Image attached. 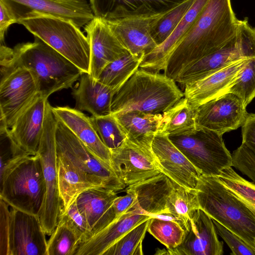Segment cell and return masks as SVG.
Masks as SVG:
<instances>
[{"instance_id": "6da1fadb", "label": "cell", "mask_w": 255, "mask_h": 255, "mask_svg": "<svg viewBox=\"0 0 255 255\" xmlns=\"http://www.w3.org/2000/svg\"><path fill=\"white\" fill-rule=\"evenodd\" d=\"M238 22L231 0H209L174 46L164 74L175 81L187 67L218 50L234 38Z\"/></svg>"}, {"instance_id": "7a4b0ae2", "label": "cell", "mask_w": 255, "mask_h": 255, "mask_svg": "<svg viewBox=\"0 0 255 255\" xmlns=\"http://www.w3.org/2000/svg\"><path fill=\"white\" fill-rule=\"evenodd\" d=\"M0 62L28 69L38 93L46 99L55 92L71 88L83 72L35 36L33 42L19 43L13 49L0 44Z\"/></svg>"}, {"instance_id": "3957f363", "label": "cell", "mask_w": 255, "mask_h": 255, "mask_svg": "<svg viewBox=\"0 0 255 255\" xmlns=\"http://www.w3.org/2000/svg\"><path fill=\"white\" fill-rule=\"evenodd\" d=\"M183 97L174 80L140 68L115 94L112 114L131 111L162 114Z\"/></svg>"}, {"instance_id": "277c9868", "label": "cell", "mask_w": 255, "mask_h": 255, "mask_svg": "<svg viewBox=\"0 0 255 255\" xmlns=\"http://www.w3.org/2000/svg\"><path fill=\"white\" fill-rule=\"evenodd\" d=\"M199 208L255 250V215L218 177L201 176L195 189Z\"/></svg>"}, {"instance_id": "5b68a950", "label": "cell", "mask_w": 255, "mask_h": 255, "mask_svg": "<svg viewBox=\"0 0 255 255\" xmlns=\"http://www.w3.org/2000/svg\"><path fill=\"white\" fill-rule=\"evenodd\" d=\"M30 33L37 36L83 72L89 73L90 44L80 28L71 21L50 16H39L21 20Z\"/></svg>"}, {"instance_id": "8992f818", "label": "cell", "mask_w": 255, "mask_h": 255, "mask_svg": "<svg viewBox=\"0 0 255 255\" xmlns=\"http://www.w3.org/2000/svg\"><path fill=\"white\" fill-rule=\"evenodd\" d=\"M52 107L47 100L42 133L36 153L41 161L46 187L44 200L38 216L45 233L50 236L56 227L62 205L57 172V120Z\"/></svg>"}, {"instance_id": "52a82bcc", "label": "cell", "mask_w": 255, "mask_h": 255, "mask_svg": "<svg viewBox=\"0 0 255 255\" xmlns=\"http://www.w3.org/2000/svg\"><path fill=\"white\" fill-rule=\"evenodd\" d=\"M0 198L10 207L39 215L46 187L37 154L30 155L0 183Z\"/></svg>"}, {"instance_id": "ba28073f", "label": "cell", "mask_w": 255, "mask_h": 255, "mask_svg": "<svg viewBox=\"0 0 255 255\" xmlns=\"http://www.w3.org/2000/svg\"><path fill=\"white\" fill-rule=\"evenodd\" d=\"M222 136L215 131L196 128L185 134L168 137L202 176L218 177L233 164L232 154Z\"/></svg>"}, {"instance_id": "9c48e42d", "label": "cell", "mask_w": 255, "mask_h": 255, "mask_svg": "<svg viewBox=\"0 0 255 255\" xmlns=\"http://www.w3.org/2000/svg\"><path fill=\"white\" fill-rule=\"evenodd\" d=\"M255 57V27L238 20L236 35L221 48L185 69L176 82L184 86L239 60Z\"/></svg>"}, {"instance_id": "30bf717a", "label": "cell", "mask_w": 255, "mask_h": 255, "mask_svg": "<svg viewBox=\"0 0 255 255\" xmlns=\"http://www.w3.org/2000/svg\"><path fill=\"white\" fill-rule=\"evenodd\" d=\"M0 65V129L3 133L39 93L28 69L2 62Z\"/></svg>"}, {"instance_id": "8fae6325", "label": "cell", "mask_w": 255, "mask_h": 255, "mask_svg": "<svg viewBox=\"0 0 255 255\" xmlns=\"http://www.w3.org/2000/svg\"><path fill=\"white\" fill-rule=\"evenodd\" d=\"M134 199L131 193L127 192L124 196H118L114 190L96 188L80 194L76 199V203L86 219L91 237L128 210L132 205Z\"/></svg>"}, {"instance_id": "7c38bea8", "label": "cell", "mask_w": 255, "mask_h": 255, "mask_svg": "<svg viewBox=\"0 0 255 255\" xmlns=\"http://www.w3.org/2000/svg\"><path fill=\"white\" fill-rule=\"evenodd\" d=\"M16 23L21 20L50 16L73 22L79 28L94 17L86 0H0Z\"/></svg>"}, {"instance_id": "4fadbf2b", "label": "cell", "mask_w": 255, "mask_h": 255, "mask_svg": "<svg viewBox=\"0 0 255 255\" xmlns=\"http://www.w3.org/2000/svg\"><path fill=\"white\" fill-rule=\"evenodd\" d=\"M111 152L112 168L126 186L139 183L162 173L151 149L138 145L127 138Z\"/></svg>"}, {"instance_id": "5bb4252c", "label": "cell", "mask_w": 255, "mask_h": 255, "mask_svg": "<svg viewBox=\"0 0 255 255\" xmlns=\"http://www.w3.org/2000/svg\"><path fill=\"white\" fill-rule=\"evenodd\" d=\"M57 154L68 158L80 168L105 180L115 191L125 188L113 169L95 156L61 122L57 120L56 132Z\"/></svg>"}, {"instance_id": "9a60e30c", "label": "cell", "mask_w": 255, "mask_h": 255, "mask_svg": "<svg viewBox=\"0 0 255 255\" xmlns=\"http://www.w3.org/2000/svg\"><path fill=\"white\" fill-rule=\"evenodd\" d=\"M248 114L241 99L227 93L198 107L196 128L211 130L223 135L242 127Z\"/></svg>"}, {"instance_id": "2e32d148", "label": "cell", "mask_w": 255, "mask_h": 255, "mask_svg": "<svg viewBox=\"0 0 255 255\" xmlns=\"http://www.w3.org/2000/svg\"><path fill=\"white\" fill-rule=\"evenodd\" d=\"M38 215L10 207L7 255H47V241Z\"/></svg>"}, {"instance_id": "e0dca14e", "label": "cell", "mask_w": 255, "mask_h": 255, "mask_svg": "<svg viewBox=\"0 0 255 255\" xmlns=\"http://www.w3.org/2000/svg\"><path fill=\"white\" fill-rule=\"evenodd\" d=\"M181 244L157 254L170 255H222L223 243L218 237L212 219L199 208L192 214Z\"/></svg>"}, {"instance_id": "ac0fdd59", "label": "cell", "mask_w": 255, "mask_h": 255, "mask_svg": "<svg viewBox=\"0 0 255 255\" xmlns=\"http://www.w3.org/2000/svg\"><path fill=\"white\" fill-rule=\"evenodd\" d=\"M186 0H90L94 17L104 20L125 18L153 19Z\"/></svg>"}, {"instance_id": "d6986e66", "label": "cell", "mask_w": 255, "mask_h": 255, "mask_svg": "<svg viewBox=\"0 0 255 255\" xmlns=\"http://www.w3.org/2000/svg\"><path fill=\"white\" fill-rule=\"evenodd\" d=\"M174 181L163 173L148 180L128 186L135 199L133 206L151 217L180 221L173 215L170 202Z\"/></svg>"}, {"instance_id": "ffe728a7", "label": "cell", "mask_w": 255, "mask_h": 255, "mask_svg": "<svg viewBox=\"0 0 255 255\" xmlns=\"http://www.w3.org/2000/svg\"><path fill=\"white\" fill-rule=\"evenodd\" d=\"M151 150L162 173L180 186L195 190L201 175L167 134L158 132L152 140Z\"/></svg>"}, {"instance_id": "44dd1931", "label": "cell", "mask_w": 255, "mask_h": 255, "mask_svg": "<svg viewBox=\"0 0 255 255\" xmlns=\"http://www.w3.org/2000/svg\"><path fill=\"white\" fill-rule=\"evenodd\" d=\"M84 29L90 44L89 74L97 80L108 64L130 53L104 20L94 17Z\"/></svg>"}, {"instance_id": "7402d4cb", "label": "cell", "mask_w": 255, "mask_h": 255, "mask_svg": "<svg viewBox=\"0 0 255 255\" xmlns=\"http://www.w3.org/2000/svg\"><path fill=\"white\" fill-rule=\"evenodd\" d=\"M48 99L39 93L19 115L5 134L9 140L30 155L37 153L40 141Z\"/></svg>"}, {"instance_id": "603a6c76", "label": "cell", "mask_w": 255, "mask_h": 255, "mask_svg": "<svg viewBox=\"0 0 255 255\" xmlns=\"http://www.w3.org/2000/svg\"><path fill=\"white\" fill-rule=\"evenodd\" d=\"M248 58L237 61L204 78L185 85L184 97L195 108L228 92Z\"/></svg>"}, {"instance_id": "cb8c5ba5", "label": "cell", "mask_w": 255, "mask_h": 255, "mask_svg": "<svg viewBox=\"0 0 255 255\" xmlns=\"http://www.w3.org/2000/svg\"><path fill=\"white\" fill-rule=\"evenodd\" d=\"M58 181L61 208L67 209L83 192L96 188L113 190L103 178L88 173L68 158L57 154Z\"/></svg>"}, {"instance_id": "d4e9b609", "label": "cell", "mask_w": 255, "mask_h": 255, "mask_svg": "<svg viewBox=\"0 0 255 255\" xmlns=\"http://www.w3.org/2000/svg\"><path fill=\"white\" fill-rule=\"evenodd\" d=\"M150 218L140 209L132 205L114 222L82 242L75 255H103L107 249L122 237Z\"/></svg>"}, {"instance_id": "484cf974", "label": "cell", "mask_w": 255, "mask_h": 255, "mask_svg": "<svg viewBox=\"0 0 255 255\" xmlns=\"http://www.w3.org/2000/svg\"><path fill=\"white\" fill-rule=\"evenodd\" d=\"M52 110L56 119L67 127L95 156L112 168L111 151L101 139L90 117L68 106L52 107Z\"/></svg>"}, {"instance_id": "4316f807", "label": "cell", "mask_w": 255, "mask_h": 255, "mask_svg": "<svg viewBox=\"0 0 255 255\" xmlns=\"http://www.w3.org/2000/svg\"><path fill=\"white\" fill-rule=\"evenodd\" d=\"M153 19L134 17L105 21L130 54L145 56L157 46L150 33Z\"/></svg>"}, {"instance_id": "83f0119b", "label": "cell", "mask_w": 255, "mask_h": 255, "mask_svg": "<svg viewBox=\"0 0 255 255\" xmlns=\"http://www.w3.org/2000/svg\"><path fill=\"white\" fill-rule=\"evenodd\" d=\"M116 93L114 90L94 78L89 73L82 72L72 93L75 101L74 108L81 112H88L95 117L110 115Z\"/></svg>"}, {"instance_id": "f1b7e54d", "label": "cell", "mask_w": 255, "mask_h": 255, "mask_svg": "<svg viewBox=\"0 0 255 255\" xmlns=\"http://www.w3.org/2000/svg\"><path fill=\"white\" fill-rule=\"evenodd\" d=\"M209 0H195L169 37L144 56L139 68L155 72L164 71L174 46L190 29Z\"/></svg>"}, {"instance_id": "f546056e", "label": "cell", "mask_w": 255, "mask_h": 255, "mask_svg": "<svg viewBox=\"0 0 255 255\" xmlns=\"http://www.w3.org/2000/svg\"><path fill=\"white\" fill-rule=\"evenodd\" d=\"M113 115L127 138L138 145L151 149L154 136L161 131L162 128V114L131 111Z\"/></svg>"}, {"instance_id": "4dcf8cb0", "label": "cell", "mask_w": 255, "mask_h": 255, "mask_svg": "<svg viewBox=\"0 0 255 255\" xmlns=\"http://www.w3.org/2000/svg\"><path fill=\"white\" fill-rule=\"evenodd\" d=\"M197 108L192 106L184 97L162 113L161 132L172 135L183 134L195 130Z\"/></svg>"}, {"instance_id": "1f68e13d", "label": "cell", "mask_w": 255, "mask_h": 255, "mask_svg": "<svg viewBox=\"0 0 255 255\" xmlns=\"http://www.w3.org/2000/svg\"><path fill=\"white\" fill-rule=\"evenodd\" d=\"M144 57L130 54L124 56L108 64L97 80L117 92L139 69Z\"/></svg>"}, {"instance_id": "d6a6232c", "label": "cell", "mask_w": 255, "mask_h": 255, "mask_svg": "<svg viewBox=\"0 0 255 255\" xmlns=\"http://www.w3.org/2000/svg\"><path fill=\"white\" fill-rule=\"evenodd\" d=\"M82 242L76 232L63 220L58 218L47 241V255H75Z\"/></svg>"}, {"instance_id": "836d02e7", "label": "cell", "mask_w": 255, "mask_h": 255, "mask_svg": "<svg viewBox=\"0 0 255 255\" xmlns=\"http://www.w3.org/2000/svg\"><path fill=\"white\" fill-rule=\"evenodd\" d=\"M195 0H186L173 9L151 23L150 33L157 46L171 35Z\"/></svg>"}, {"instance_id": "e575fe53", "label": "cell", "mask_w": 255, "mask_h": 255, "mask_svg": "<svg viewBox=\"0 0 255 255\" xmlns=\"http://www.w3.org/2000/svg\"><path fill=\"white\" fill-rule=\"evenodd\" d=\"M150 218L126 233L107 249L103 255H142V241Z\"/></svg>"}, {"instance_id": "d590c367", "label": "cell", "mask_w": 255, "mask_h": 255, "mask_svg": "<svg viewBox=\"0 0 255 255\" xmlns=\"http://www.w3.org/2000/svg\"><path fill=\"white\" fill-rule=\"evenodd\" d=\"M147 231L168 250L180 245L185 233L177 222L155 217L150 218Z\"/></svg>"}, {"instance_id": "8d00e7d4", "label": "cell", "mask_w": 255, "mask_h": 255, "mask_svg": "<svg viewBox=\"0 0 255 255\" xmlns=\"http://www.w3.org/2000/svg\"><path fill=\"white\" fill-rule=\"evenodd\" d=\"M173 215L185 230L193 213L199 208L194 190L186 189L175 182L170 197Z\"/></svg>"}, {"instance_id": "74e56055", "label": "cell", "mask_w": 255, "mask_h": 255, "mask_svg": "<svg viewBox=\"0 0 255 255\" xmlns=\"http://www.w3.org/2000/svg\"><path fill=\"white\" fill-rule=\"evenodd\" d=\"M218 177L255 215V183L243 178L232 166L224 169Z\"/></svg>"}, {"instance_id": "f35d334b", "label": "cell", "mask_w": 255, "mask_h": 255, "mask_svg": "<svg viewBox=\"0 0 255 255\" xmlns=\"http://www.w3.org/2000/svg\"><path fill=\"white\" fill-rule=\"evenodd\" d=\"M90 118L101 139L110 151L120 146L127 138L112 114Z\"/></svg>"}, {"instance_id": "ab89813d", "label": "cell", "mask_w": 255, "mask_h": 255, "mask_svg": "<svg viewBox=\"0 0 255 255\" xmlns=\"http://www.w3.org/2000/svg\"><path fill=\"white\" fill-rule=\"evenodd\" d=\"M228 93L238 97L246 107L255 98V57L248 59Z\"/></svg>"}, {"instance_id": "60d3db41", "label": "cell", "mask_w": 255, "mask_h": 255, "mask_svg": "<svg viewBox=\"0 0 255 255\" xmlns=\"http://www.w3.org/2000/svg\"><path fill=\"white\" fill-rule=\"evenodd\" d=\"M6 138V143L4 140L3 143L1 141L0 183L17 166L30 156L13 144L7 136Z\"/></svg>"}, {"instance_id": "b9f144b4", "label": "cell", "mask_w": 255, "mask_h": 255, "mask_svg": "<svg viewBox=\"0 0 255 255\" xmlns=\"http://www.w3.org/2000/svg\"><path fill=\"white\" fill-rule=\"evenodd\" d=\"M58 218L64 220L76 232L81 239L82 242L91 237L88 222L79 210L76 200L67 209L61 208Z\"/></svg>"}, {"instance_id": "7bdbcfd3", "label": "cell", "mask_w": 255, "mask_h": 255, "mask_svg": "<svg viewBox=\"0 0 255 255\" xmlns=\"http://www.w3.org/2000/svg\"><path fill=\"white\" fill-rule=\"evenodd\" d=\"M213 221L218 235L220 236L228 245L232 251L231 255H255V250L241 237L217 221L214 220H213Z\"/></svg>"}, {"instance_id": "ee69618b", "label": "cell", "mask_w": 255, "mask_h": 255, "mask_svg": "<svg viewBox=\"0 0 255 255\" xmlns=\"http://www.w3.org/2000/svg\"><path fill=\"white\" fill-rule=\"evenodd\" d=\"M9 206L2 199L0 198V255H7L8 253V235L9 228Z\"/></svg>"}, {"instance_id": "f6af8a7d", "label": "cell", "mask_w": 255, "mask_h": 255, "mask_svg": "<svg viewBox=\"0 0 255 255\" xmlns=\"http://www.w3.org/2000/svg\"><path fill=\"white\" fill-rule=\"evenodd\" d=\"M242 143L255 154V114H248L242 126Z\"/></svg>"}, {"instance_id": "bcb514c9", "label": "cell", "mask_w": 255, "mask_h": 255, "mask_svg": "<svg viewBox=\"0 0 255 255\" xmlns=\"http://www.w3.org/2000/svg\"><path fill=\"white\" fill-rule=\"evenodd\" d=\"M16 23L9 14L5 6L0 1V41L2 44L4 41V35L9 26Z\"/></svg>"}]
</instances>
